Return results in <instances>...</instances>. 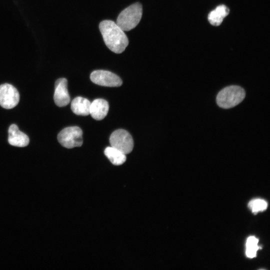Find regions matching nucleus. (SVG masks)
Instances as JSON below:
<instances>
[{
  "label": "nucleus",
  "instance_id": "nucleus-1",
  "mask_svg": "<svg viewBox=\"0 0 270 270\" xmlns=\"http://www.w3.org/2000/svg\"><path fill=\"white\" fill-rule=\"evenodd\" d=\"M99 28L105 44L110 50L120 54L125 50L128 44V38L116 22L103 20L100 22Z\"/></svg>",
  "mask_w": 270,
  "mask_h": 270
},
{
  "label": "nucleus",
  "instance_id": "nucleus-2",
  "mask_svg": "<svg viewBox=\"0 0 270 270\" xmlns=\"http://www.w3.org/2000/svg\"><path fill=\"white\" fill-rule=\"evenodd\" d=\"M246 92L243 88L238 86H226L217 94L218 105L223 108H232L240 103L244 98Z\"/></svg>",
  "mask_w": 270,
  "mask_h": 270
},
{
  "label": "nucleus",
  "instance_id": "nucleus-3",
  "mask_svg": "<svg viewBox=\"0 0 270 270\" xmlns=\"http://www.w3.org/2000/svg\"><path fill=\"white\" fill-rule=\"evenodd\" d=\"M142 14V6L136 2L124 10L118 15L116 24L124 31L134 28L140 22Z\"/></svg>",
  "mask_w": 270,
  "mask_h": 270
},
{
  "label": "nucleus",
  "instance_id": "nucleus-4",
  "mask_svg": "<svg viewBox=\"0 0 270 270\" xmlns=\"http://www.w3.org/2000/svg\"><path fill=\"white\" fill-rule=\"evenodd\" d=\"M60 144L68 148L80 146L82 144V131L78 126H69L62 129L58 135Z\"/></svg>",
  "mask_w": 270,
  "mask_h": 270
},
{
  "label": "nucleus",
  "instance_id": "nucleus-5",
  "mask_svg": "<svg viewBox=\"0 0 270 270\" xmlns=\"http://www.w3.org/2000/svg\"><path fill=\"white\" fill-rule=\"evenodd\" d=\"M110 142L111 146L126 154L130 153L134 148L132 136L128 132L123 129L114 131L110 136Z\"/></svg>",
  "mask_w": 270,
  "mask_h": 270
},
{
  "label": "nucleus",
  "instance_id": "nucleus-6",
  "mask_svg": "<svg viewBox=\"0 0 270 270\" xmlns=\"http://www.w3.org/2000/svg\"><path fill=\"white\" fill-rule=\"evenodd\" d=\"M20 100V94L12 85L6 83L0 85V106L6 109L15 107Z\"/></svg>",
  "mask_w": 270,
  "mask_h": 270
},
{
  "label": "nucleus",
  "instance_id": "nucleus-7",
  "mask_svg": "<svg viewBox=\"0 0 270 270\" xmlns=\"http://www.w3.org/2000/svg\"><path fill=\"white\" fill-rule=\"evenodd\" d=\"M90 78L94 84L104 86L118 87L122 84L118 76L108 70H94L91 73Z\"/></svg>",
  "mask_w": 270,
  "mask_h": 270
},
{
  "label": "nucleus",
  "instance_id": "nucleus-8",
  "mask_svg": "<svg viewBox=\"0 0 270 270\" xmlns=\"http://www.w3.org/2000/svg\"><path fill=\"white\" fill-rule=\"evenodd\" d=\"M54 100L56 106L60 107L68 105L70 96L68 90V81L65 78L58 79L54 84Z\"/></svg>",
  "mask_w": 270,
  "mask_h": 270
},
{
  "label": "nucleus",
  "instance_id": "nucleus-9",
  "mask_svg": "<svg viewBox=\"0 0 270 270\" xmlns=\"http://www.w3.org/2000/svg\"><path fill=\"white\" fill-rule=\"evenodd\" d=\"M8 134V142L10 145L24 147L28 144L30 142L28 136L20 131L16 124H12L10 126Z\"/></svg>",
  "mask_w": 270,
  "mask_h": 270
},
{
  "label": "nucleus",
  "instance_id": "nucleus-10",
  "mask_svg": "<svg viewBox=\"0 0 270 270\" xmlns=\"http://www.w3.org/2000/svg\"><path fill=\"white\" fill-rule=\"evenodd\" d=\"M108 109V103L106 100L96 99L90 104V114L94 120H102L107 115Z\"/></svg>",
  "mask_w": 270,
  "mask_h": 270
},
{
  "label": "nucleus",
  "instance_id": "nucleus-11",
  "mask_svg": "<svg viewBox=\"0 0 270 270\" xmlns=\"http://www.w3.org/2000/svg\"><path fill=\"white\" fill-rule=\"evenodd\" d=\"M91 102L86 98H75L71 102V110L76 115L86 116L90 114Z\"/></svg>",
  "mask_w": 270,
  "mask_h": 270
},
{
  "label": "nucleus",
  "instance_id": "nucleus-12",
  "mask_svg": "<svg viewBox=\"0 0 270 270\" xmlns=\"http://www.w3.org/2000/svg\"><path fill=\"white\" fill-rule=\"evenodd\" d=\"M228 14L229 9L224 5H220L209 14L208 20L211 24L218 26Z\"/></svg>",
  "mask_w": 270,
  "mask_h": 270
},
{
  "label": "nucleus",
  "instance_id": "nucleus-13",
  "mask_svg": "<svg viewBox=\"0 0 270 270\" xmlns=\"http://www.w3.org/2000/svg\"><path fill=\"white\" fill-rule=\"evenodd\" d=\"M104 154L110 162L115 166L123 164L126 160V154L112 146L106 148L104 150Z\"/></svg>",
  "mask_w": 270,
  "mask_h": 270
},
{
  "label": "nucleus",
  "instance_id": "nucleus-14",
  "mask_svg": "<svg viewBox=\"0 0 270 270\" xmlns=\"http://www.w3.org/2000/svg\"><path fill=\"white\" fill-rule=\"evenodd\" d=\"M267 206L266 202L260 199L253 200L250 202L248 205L254 212L264 210L266 208Z\"/></svg>",
  "mask_w": 270,
  "mask_h": 270
},
{
  "label": "nucleus",
  "instance_id": "nucleus-15",
  "mask_svg": "<svg viewBox=\"0 0 270 270\" xmlns=\"http://www.w3.org/2000/svg\"><path fill=\"white\" fill-rule=\"evenodd\" d=\"M258 240L254 236H250L246 240V248L254 249L256 250L260 248L258 246Z\"/></svg>",
  "mask_w": 270,
  "mask_h": 270
}]
</instances>
